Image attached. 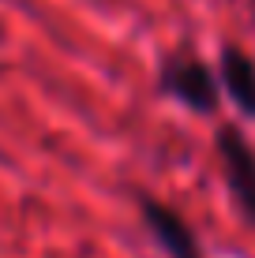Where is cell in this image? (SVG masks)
<instances>
[{"label":"cell","mask_w":255,"mask_h":258,"mask_svg":"<svg viewBox=\"0 0 255 258\" xmlns=\"http://www.w3.org/2000/svg\"><path fill=\"white\" fill-rule=\"evenodd\" d=\"M218 75H222V90L236 105V112L255 120V56L236 41H225L218 49Z\"/></svg>","instance_id":"4"},{"label":"cell","mask_w":255,"mask_h":258,"mask_svg":"<svg viewBox=\"0 0 255 258\" xmlns=\"http://www.w3.org/2000/svg\"><path fill=\"white\" fill-rule=\"evenodd\" d=\"M158 94L173 97L195 116H218L222 109V75L218 64H207L203 56H195L191 49H173L158 64Z\"/></svg>","instance_id":"1"},{"label":"cell","mask_w":255,"mask_h":258,"mask_svg":"<svg viewBox=\"0 0 255 258\" xmlns=\"http://www.w3.org/2000/svg\"><path fill=\"white\" fill-rule=\"evenodd\" d=\"M214 154L236 213L255 228V146L236 120H222L214 127Z\"/></svg>","instance_id":"2"},{"label":"cell","mask_w":255,"mask_h":258,"mask_svg":"<svg viewBox=\"0 0 255 258\" xmlns=\"http://www.w3.org/2000/svg\"><path fill=\"white\" fill-rule=\"evenodd\" d=\"M135 210H139L143 228L162 247L165 258H207L203 243H199V232L191 228V221L177 206H169L165 199H158L150 191H135Z\"/></svg>","instance_id":"3"}]
</instances>
